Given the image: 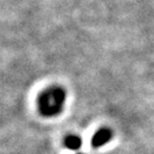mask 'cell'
Listing matches in <instances>:
<instances>
[{
	"mask_svg": "<svg viewBox=\"0 0 154 154\" xmlns=\"http://www.w3.org/2000/svg\"><path fill=\"white\" fill-rule=\"evenodd\" d=\"M65 91L60 87H50L40 95L38 107L44 116H56L63 110L65 103Z\"/></svg>",
	"mask_w": 154,
	"mask_h": 154,
	"instance_id": "1",
	"label": "cell"
},
{
	"mask_svg": "<svg viewBox=\"0 0 154 154\" xmlns=\"http://www.w3.org/2000/svg\"><path fill=\"white\" fill-rule=\"evenodd\" d=\"M112 138V131L109 128H100L99 130L94 134L93 138H91V145L93 147L97 149V147H102L105 144H107Z\"/></svg>",
	"mask_w": 154,
	"mask_h": 154,
	"instance_id": "2",
	"label": "cell"
},
{
	"mask_svg": "<svg viewBox=\"0 0 154 154\" xmlns=\"http://www.w3.org/2000/svg\"><path fill=\"white\" fill-rule=\"evenodd\" d=\"M64 145L66 149L71 151H78L82 146V139L77 135H69L64 139Z\"/></svg>",
	"mask_w": 154,
	"mask_h": 154,
	"instance_id": "3",
	"label": "cell"
},
{
	"mask_svg": "<svg viewBox=\"0 0 154 154\" xmlns=\"http://www.w3.org/2000/svg\"><path fill=\"white\" fill-rule=\"evenodd\" d=\"M79 154H81V153H79Z\"/></svg>",
	"mask_w": 154,
	"mask_h": 154,
	"instance_id": "4",
	"label": "cell"
}]
</instances>
